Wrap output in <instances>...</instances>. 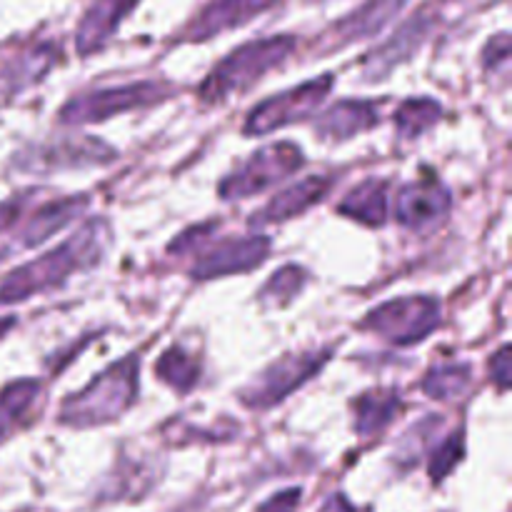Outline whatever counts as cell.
Masks as SVG:
<instances>
[{
  "instance_id": "obj_1",
  "label": "cell",
  "mask_w": 512,
  "mask_h": 512,
  "mask_svg": "<svg viewBox=\"0 0 512 512\" xmlns=\"http://www.w3.org/2000/svg\"><path fill=\"white\" fill-rule=\"evenodd\" d=\"M105 240H108V225L103 220H90L55 250L13 270L0 283V305H13L28 300L30 295L60 288L73 273L98 263Z\"/></svg>"
},
{
  "instance_id": "obj_2",
  "label": "cell",
  "mask_w": 512,
  "mask_h": 512,
  "mask_svg": "<svg viewBox=\"0 0 512 512\" xmlns=\"http://www.w3.org/2000/svg\"><path fill=\"white\" fill-rule=\"evenodd\" d=\"M138 355H128L93 380L83 393L73 395L60 408V423L90 428L120 418L138 395Z\"/></svg>"
},
{
  "instance_id": "obj_3",
  "label": "cell",
  "mask_w": 512,
  "mask_h": 512,
  "mask_svg": "<svg viewBox=\"0 0 512 512\" xmlns=\"http://www.w3.org/2000/svg\"><path fill=\"white\" fill-rule=\"evenodd\" d=\"M295 50V38L278 35V38H260L235 48L228 58L220 60L213 73L200 85V98L205 103H220L230 95L245 93L253 88L268 70L278 68Z\"/></svg>"
},
{
  "instance_id": "obj_4",
  "label": "cell",
  "mask_w": 512,
  "mask_h": 512,
  "mask_svg": "<svg viewBox=\"0 0 512 512\" xmlns=\"http://www.w3.org/2000/svg\"><path fill=\"white\" fill-rule=\"evenodd\" d=\"M168 95L170 88L158 83H148V80H145V83L118 85V88L93 90V93L70 98L68 103H65V108L60 110V123H98V120L125 113V110H140L150 108V105H158L163 103Z\"/></svg>"
},
{
  "instance_id": "obj_5",
  "label": "cell",
  "mask_w": 512,
  "mask_h": 512,
  "mask_svg": "<svg viewBox=\"0 0 512 512\" xmlns=\"http://www.w3.org/2000/svg\"><path fill=\"white\" fill-rule=\"evenodd\" d=\"M303 165V153L293 143H275L258 150L253 158L245 160L235 173L220 183V198L240 200L255 193H263L270 185L280 183Z\"/></svg>"
},
{
  "instance_id": "obj_6",
  "label": "cell",
  "mask_w": 512,
  "mask_h": 512,
  "mask_svg": "<svg viewBox=\"0 0 512 512\" xmlns=\"http://www.w3.org/2000/svg\"><path fill=\"white\" fill-rule=\"evenodd\" d=\"M440 325V305L435 298L418 295V298H398L380 305L365 318V328L395 345H410L428 338Z\"/></svg>"
},
{
  "instance_id": "obj_7",
  "label": "cell",
  "mask_w": 512,
  "mask_h": 512,
  "mask_svg": "<svg viewBox=\"0 0 512 512\" xmlns=\"http://www.w3.org/2000/svg\"><path fill=\"white\" fill-rule=\"evenodd\" d=\"M333 83V75H323V78L298 85V88L288 90V93L263 100L245 120V133L265 135L270 130L285 128V125L308 118V115H313L320 108V103L325 100L328 90L333 88Z\"/></svg>"
},
{
  "instance_id": "obj_8",
  "label": "cell",
  "mask_w": 512,
  "mask_h": 512,
  "mask_svg": "<svg viewBox=\"0 0 512 512\" xmlns=\"http://www.w3.org/2000/svg\"><path fill=\"white\" fill-rule=\"evenodd\" d=\"M325 360H328V350L303 355H285L278 363L270 365V368L245 390L243 403L248 405V408L258 410L278 405L280 400L288 398L293 390H298L305 380L313 378V375L323 368Z\"/></svg>"
},
{
  "instance_id": "obj_9",
  "label": "cell",
  "mask_w": 512,
  "mask_h": 512,
  "mask_svg": "<svg viewBox=\"0 0 512 512\" xmlns=\"http://www.w3.org/2000/svg\"><path fill=\"white\" fill-rule=\"evenodd\" d=\"M270 240L263 235H245V238H230L205 250L193 265V275L198 280L223 278L233 273H248L258 268L268 258Z\"/></svg>"
},
{
  "instance_id": "obj_10",
  "label": "cell",
  "mask_w": 512,
  "mask_h": 512,
  "mask_svg": "<svg viewBox=\"0 0 512 512\" xmlns=\"http://www.w3.org/2000/svg\"><path fill=\"white\" fill-rule=\"evenodd\" d=\"M450 193L433 175H423L415 183L405 185L395 198V218L408 230H428L450 213Z\"/></svg>"
},
{
  "instance_id": "obj_11",
  "label": "cell",
  "mask_w": 512,
  "mask_h": 512,
  "mask_svg": "<svg viewBox=\"0 0 512 512\" xmlns=\"http://www.w3.org/2000/svg\"><path fill=\"white\" fill-rule=\"evenodd\" d=\"M115 158V150L93 138H68L60 143H50L30 155L28 168L40 170H68V168H90V165H105Z\"/></svg>"
},
{
  "instance_id": "obj_12",
  "label": "cell",
  "mask_w": 512,
  "mask_h": 512,
  "mask_svg": "<svg viewBox=\"0 0 512 512\" xmlns=\"http://www.w3.org/2000/svg\"><path fill=\"white\" fill-rule=\"evenodd\" d=\"M280 0H213L198 18L193 20V25L188 28L190 40H205L213 38V35L225 33L230 28H240L248 20L258 18L260 13L273 8Z\"/></svg>"
},
{
  "instance_id": "obj_13",
  "label": "cell",
  "mask_w": 512,
  "mask_h": 512,
  "mask_svg": "<svg viewBox=\"0 0 512 512\" xmlns=\"http://www.w3.org/2000/svg\"><path fill=\"white\" fill-rule=\"evenodd\" d=\"M333 185H335V178L330 173L308 175V178L298 180L295 185L285 188L275 200H270V203L255 215L253 223L268 225V223H283V220L295 218V215L305 213V210L313 208L315 203H320V200L330 193Z\"/></svg>"
},
{
  "instance_id": "obj_14",
  "label": "cell",
  "mask_w": 512,
  "mask_h": 512,
  "mask_svg": "<svg viewBox=\"0 0 512 512\" xmlns=\"http://www.w3.org/2000/svg\"><path fill=\"white\" fill-rule=\"evenodd\" d=\"M138 3L140 0H93L88 13L80 20L78 35H75V48H78V53L88 55L105 48V43L113 38L118 25L125 20V15Z\"/></svg>"
},
{
  "instance_id": "obj_15",
  "label": "cell",
  "mask_w": 512,
  "mask_h": 512,
  "mask_svg": "<svg viewBox=\"0 0 512 512\" xmlns=\"http://www.w3.org/2000/svg\"><path fill=\"white\" fill-rule=\"evenodd\" d=\"M430 25H433V20H430L428 13H418L408 23L400 25L398 33L388 43H383L375 53H370L368 63H365V78H385L395 65L403 63L408 55H413L420 48L425 35L430 33Z\"/></svg>"
},
{
  "instance_id": "obj_16",
  "label": "cell",
  "mask_w": 512,
  "mask_h": 512,
  "mask_svg": "<svg viewBox=\"0 0 512 512\" xmlns=\"http://www.w3.org/2000/svg\"><path fill=\"white\" fill-rule=\"evenodd\" d=\"M405 3L408 0H365L355 13H350L348 18L335 25L333 33H330L333 35L330 48H343V45L355 43V40L375 35L405 8Z\"/></svg>"
},
{
  "instance_id": "obj_17",
  "label": "cell",
  "mask_w": 512,
  "mask_h": 512,
  "mask_svg": "<svg viewBox=\"0 0 512 512\" xmlns=\"http://www.w3.org/2000/svg\"><path fill=\"white\" fill-rule=\"evenodd\" d=\"M378 123V105L370 100H340L318 120V135L330 140H345L370 130Z\"/></svg>"
},
{
  "instance_id": "obj_18",
  "label": "cell",
  "mask_w": 512,
  "mask_h": 512,
  "mask_svg": "<svg viewBox=\"0 0 512 512\" xmlns=\"http://www.w3.org/2000/svg\"><path fill=\"white\" fill-rule=\"evenodd\" d=\"M85 208H88V198H85V195H78V198H63L55 200V203L43 205L40 210H35V215L28 220V225L20 230V245H23V248L40 245L43 240H48L50 235L63 230L70 220L78 218V213H83Z\"/></svg>"
},
{
  "instance_id": "obj_19",
  "label": "cell",
  "mask_w": 512,
  "mask_h": 512,
  "mask_svg": "<svg viewBox=\"0 0 512 512\" xmlns=\"http://www.w3.org/2000/svg\"><path fill=\"white\" fill-rule=\"evenodd\" d=\"M55 48L53 45H38V48L28 50V53L18 55L8 68L0 73V100L10 98V95L20 93V90L30 88L35 80L43 78L48 73L50 65L55 63Z\"/></svg>"
},
{
  "instance_id": "obj_20",
  "label": "cell",
  "mask_w": 512,
  "mask_h": 512,
  "mask_svg": "<svg viewBox=\"0 0 512 512\" xmlns=\"http://www.w3.org/2000/svg\"><path fill=\"white\" fill-rule=\"evenodd\" d=\"M340 213L365 225H375V228L383 225L388 220V183L375 178L360 183L340 203Z\"/></svg>"
},
{
  "instance_id": "obj_21",
  "label": "cell",
  "mask_w": 512,
  "mask_h": 512,
  "mask_svg": "<svg viewBox=\"0 0 512 512\" xmlns=\"http://www.w3.org/2000/svg\"><path fill=\"white\" fill-rule=\"evenodd\" d=\"M38 393L40 383L30 378L15 380L0 393V443L8 440L25 423L35 400H38Z\"/></svg>"
},
{
  "instance_id": "obj_22",
  "label": "cell",
  "mask_w": 512,
  "mask_h": 512,
  "mask_svg": "<svg viewBox=\"0 0 512 512\" xmlns=\"http://www.w3.org/2000/svg\"><path fill=\"white\" fill-rule=\"evenodd\" d=\"M400 410L398 395L390 390H375L365 393L355 403V428L360 435H378L393 423V418Z\"/></svg>"
},
{
  "instance_id": "obj_23",
  "label": "cell",
  "mask_w": 512,
  "mask_h": 512,
  "mask_svg": "<svg viewBox=\"0 0 512 512\" xmlns=\"http://www.w3.org/2000/svg\"><path fill=\"white\" fill-rule=\"evenodd\" d=\"M158 370V378L165 380L170 388L180 390V393H188L195 383H198V360L193 358V353L183 348H170L163 358L155 365Z\"/></svg>"
},
{
  "instance_id": "obj_24",
  "label": "cell",
  "mask_w": 512,
  "mask_h": 512,
  "mask_svg": "<svg viewBox=\"0 0 512 512\" xmlns=\"http://www.w3.org/2000/svg\"><path fill=\"white\" fill-rule=\"evenodd\" d=\"M440 118V105L430 98L408 100L395 113V125L403 138H418L428 128H433Z\"/></svg>"
},
{
  "instance_id": "obj_25",
  "label": "cell",
  "mask_w": 512,
  "mask_h": 512,
  "mask_svg": "<svg viewBox=\"0 0 512 512\" xmlns=\"http://www.w3.org/2000/svg\"><path fill=\"white\" fill-rule=\"evenodd\" d=\"M470 388V368L458 363H445L440 368H433L423 380V390L430 398L450 400L455 395L465 393Z\"/></svg>"
},
{
  "instance_id": "obj_26",
  "label": "cell",
  "mask_w": 512,
  "mask_h": 512,
  "mask_svg": "<svg viewBox=\"0 0 512 512\" xmlns=\"http://www.w3.org/2000/svg\"><path fill=\"white\" fill-rule=\"evenodd\" d=\"M305 280H308V273L298 265H285L280 268L273 278L268 280V285L263 288V298H268L273 305H285L293 295H298L303 290Z\"/></svg>"
},
{
  "instance_id": "obj_27",
  "label": "cell",
  "mask_w": 512,
  "mask_h": 512,
  "mask_svg": "<svg viewBox=\"0 0 512 512\" xmlns=\"http://www.w3.org/2000/svg\"><path fill=\"white\" fill-rule=\"evenodd\" d=\"M463 455H465L463 433L450 435V438L435 450L433 458H430V478H433L435 483H440V480H443L445 475H448L450 470L463 460Z\"/></svg>"
},
{
  "instance_id": "obj_28",
  "label": "cell",
  "mask_w": 512,
  "mask_h": 512,
  "mask_svg": "<svg viewBox=\"0 0 512 512\" xmlns=\"http://www.w3.org/2000/svg\"><path fill=\"white\" fill-rule=\"evenodd\" d=\"M300 503V490H285V493L275 495L268 503L260 505L258 512H295Z\"/></svg>"
},
{
  "instance_id": "obj_29",
  "label": "cell",
  "mask_w": 512,
  "mask_h": 512,
  "mask_svg": "<svg viewBox=\"0 0 512 512\" xmlns=\"http://www.w3.org/2000/svg\"><path fill=\"white\" fill-rule=\"evenodd\" d=\"M23 198H13V200H5V203H0V233L3 230H8L10 225L18 220V215L23 213Z\"/></svg>"
},
{
  "instance_id": "obj_30",
  "label": "cell",
  "mask_w": 512,
  "mask_h": 512,
  "mask_svg": "<svg viewBox=\"0 0 512 512\" xmlns=\"http://www.w3.org/2000/svg\"><path fill=\"white\" fill-rule=\"evenodd\" d=\"M495 368H493V375L495 380H498V388L500 390H508V380H510V353L508 348H500V353L495 355Z\"/></svg>"
},
{
  "instance_id": "obj_31",
  "label": "cell",
  "mask_w": 512,
  "mask_h": 512,
  "mask_svg": "<svg viewBox=\"0 0 512 512\" xmlns=\"http://www.w3.org/2000/svg\"><path fill=\"white\" fill-rule=\"evenodd\" d=\"M320 512H355V508L343 498V495H335V498H330L328 503H325V508Z\"/></svg>"
},
{
  "instance_id": "obj_32",
  "label": "cell",
  "mask_w": 512,
  "mask_h": 512,
  "mask_svg": "<svg viewBox=\"0 0 512 512\" xmlns=\"http://www.w3.org/2000/svg\"><path fill=\"white\" fill-rule=\"evenodd\" d=\"M13 325H15L13 318H3V320H0V338H3V335L8 333V330L13 328Z\"/></svg>"
}]
</instances>
